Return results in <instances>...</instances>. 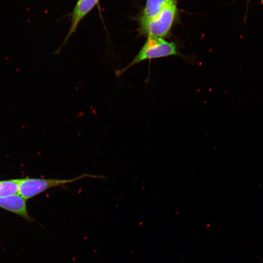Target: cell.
Masks as SVG:
<instances>
[{
  "label": "cell",
  "mask_w": 263,
  "mask_h": 263,
  "mask_svg": "<svg viewBox=\"0 0 263 263\" xmlns=\"http://www.w3.org/2000/svg\"><path fill=\"white\" fill-rule=\"evenodd\" d=\"M181 55L177 44L163 38H147V40L135 57L125 67L115 71L119 77L132 67L143 61L170 56Z\"/></svg>",
  "instance_id": "6da1fadb"
},
{
  "label": "cell",
  "mask_w": 263,
  "mask_h": 263,
  "mask_svg": "<svg viewBox=\"0 0 263 263\" xmlns=\"http://www.w3.org/2000/svg\"><path fill=\"white\" fill-rule=\"evenodd\" d=\"M175 0H173L155 18L147 20H138L139 36L147 38H164L169 34L176 14Z\"/></svg>",
  "instance_id": "7a4b0ae2"
},
{
  "label": "cell",
  "mask_w": 263,
  "mask_h": 263,
  "mask_svg": "<svg viewBox=\"0 0 263 263\" xmlns=\"http://www.w3.org/2000/svg\"><path fill=\"white\" fill-rule=\"evenodd\" d=\"M86 177L105 178L104 176L87 173L70 179L22 178L20 179L18 194L27 200L50 188L73 183Z\"/></svg>",
  "instance_id": "3957f363"
},
{
  "label": "cell",
  "mask_w": 263,
  "mask_h": 263,
  "mask_svg": "<svg viewBox=\"0 0 263 263\" xmlns=\"http://www.w3.org/2000/svg\"><path fill=\"white\" fill-rule=\"evenodd\" d=\"M99 0H78L72 14L69 30L56 53L60 51L71 36L76 31L83 19L95 6Z\"/></svg>",
  "instance_id": "277c9868"
},
{
  "label": "cell",
  "mask_w": 263,
  "mask_h": 263,
  "mask_svg": "<svg viewBox=\"0 0 263 263\" xmlns=\"http://www.w3.org/2000/svg\"><path fill=\"white\" fill-rule=\"evenodd\" d=\"M0 207L31 221L33 219L27 210L26 200L19 194L0 197Z\"/></svg>",
  "instance_id": "5b68a950"
},
{
  "label": "cell",
  "mask_w": 263,
  "mask_h": 263,
  "mask_svg": "<svg viewBox=\"0 0 263 263\" xmlns=\"http://www.w3.org/2000/svg\"><path fill=\"white\" fill-rule=\"evenodd\" d=\"M175 0H146L143 12L138 20L152 19Z\"/></svg>",
  "instance_id": "8992f818"
},
{
  "label": "cell",
  "mask_w": 263,
  "mask_h": 263,
  "mask_svg": "<svg viewBox=\"0 0 263 263\" xmlns=\"http://www.w3.org/2000/svg\"><path fill=\"white\" fill-rule=\"evenodd\" d=\"M20 179L0 181V197L18 194Z\"/></svg>",
  "instance_id": "52a82bcc"
},
{
  "label": "cell",
  "mask_w": 263,
  "mask_h": 263,
  "mask_svg": "<svg viewBox=\"0 0 263 263\" xmlns=\"http://www.w3.org/2000/svg\"><path fill=\"white\" fill-rule=\"evenodd\" d=\"M261 1H262V3L263 4V0H261Z\"/></svg>",
  "instance_id": "ba28073f"
}]
</instances>
